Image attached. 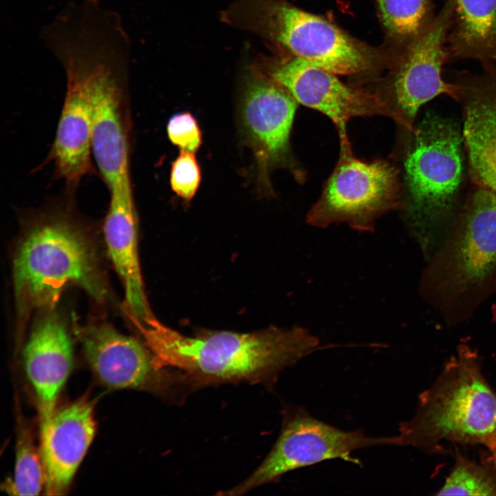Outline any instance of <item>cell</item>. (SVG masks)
<instances>
[{
	"mask_svg": "<svg viewBox=\"0 0 496 496\" xmlns=\"http://www.w3.org/2000/svg\"><path fill=\"white\" fill-rule=\"evenodd\" d=\"M74 193L65 190L24 220L12 262L19 332L34 312L56 307L70 285L98 303L110 298L97 249L74 209Z\"/></svg>",
	"mask_w": 496,
	"mask_h": 496,
	"instance_id": "obj_1",
	"label": "cell"
},
{
	"mask_svg": "<svg viewBox=\"0 0 496 496\" xmlns=\"http://www.w3.org/2000/svg\"><path fill=\"white\" fill-rule=\"evenodd\" d=\"M96 431L93 404L81 399L56 411L41 425V457L46 495L68 488Z\"/></svg>",
	"mask_w": 496,
	"mask_h": 496,
	"instance_id": "obj_18",
	"label": "cell"
},
{
	"mask_svg": "<svg viewBox=\"0 0 496 496\" xmlns=\"http://www.w3.org/2000/svg\"><path fill=\"white\" fill-rule=\"evenodd\" d=\"M427 262L420 293L448 324L466 322L496 293V194L475 185Z\"/></svg>",
	"mask_w": 496,
	"mask_h": 496,
	"instance_id": "obj_3",
	"label": "cell"
},
{
	"mask_svg": "<svg viewBox=\"0 0 496 496\" xmlns=\"http://www.w3.org/2000/svg\"><path fill=\"white\" fill-rule=\"evenodd\" d=\"M87 362L98 379L112 389H132L174 399L189 390L181 373L163 367L145 342L105 322L76 329Z\"/></svg>",
	"mask_w": 496,
	"mask_h": 496,
	"instance_id": "obj_12",
	"label": "cell"
},
{
	"mask_svg": "<svg viewBox=\"0 0 496 496\" xmlns=\"http://www.w3.org/2000/svg\"><path fill=\"white\" fill-rule=\"evenodd\" d=\"M378 446H396L395 436L372 437L363 431H345L327 424L300 406L284 412L280 433L260 466L244 481L223 495H241L257 487L276 482L285 474L325 460L341 459L354 464L356 450Z\"/></svg>",
	"mask_w": 496,
	"mask_h": 496,
	"instance_id": "obj_9",
	"label": "cell"
},
{
	"mask_svg": "<svg viewBox=\"0 0 496 496\" xmlns=\"http://www.w3.org/2000/svg\"><path fill=\"white\" fill-rule=\"evenodd\" d=\"M23 358L43 424L55 411L58 396L73 364L72 338L56 307L39 312L24 347Z\"/></svg>",
	"mask_w": 496,
	"mask_h": 496,
	"instance_id": "obj_17",
	"label": "cell"
},
{
	"mask_svg": "<svg viewBox=\"0 0 496 496\" xmlns=\"http://www.w3.org/2000/svg\"><path fill=\"white\" fill-rule=\"evenodd\" d=\"M453 8L454 0H446L429 28L404 49L388 94L383 96L406 134L414 130L424 104L442 94L455 100V83L442 76L443 65L449 60L447 37Z\"/></svg>",
	"mask_w": 496,
	"mask_h": 496,
	"instance_id": "obj_13",
	"label": "cell"
},
{
	"mask_svg": "<svg viewBox=\"0 0 496 496\" xmlns=\"http://www.w3.org/2000/svg\"><path fill=\"white\" fill-rule=\"evenodd\" d=\"M80 44L90 78L92 158L109 192L132 188L128 34L120 21L99 20L81 32Z\"/></svg>",
	"mask_w": 496,
	"mask_h": 496,
	"instance_id": "obj_5",
	"label": "cell"
},
{
	"mask_svg": "<svg viewBox=\"0 0 496 496\" xmlns=\"http://www.w3.org/2000/svg\"><path fill=\"white\" fill-rule=\"evenodd\" d=\"M281 51V50H280ZM258 55L251 63L285 87L300 104L321 112L335 124L340 138H348L347 125L355 116H397L381 94L349 87L335 74L281 51Z\"/></svg>",
	"mask_w": 496,
	"mask_h": 496,
	"instance_id": "obj_11",
	"label": "cell"
},
{
	"mask_svg": "<svg viewBox=\"0 0 496 496\" xmlns=\"http://www.w3.org/2000/svg\"><path fill=\"white\" fill-rule=\"evenodd\" d=\"M397 446L428 454L444 442L480 444L496 462V394L482 369L477 352L460 344L433 384L422 392L415 415L401 423Z\"/></svg>",
	"mask_w": 496,
	"mask_h": 496,
	"instance_id": "obj_4",
	"label": "cell"
},
{
	"mask_svg": "<svg viewBox=\"0 0 496 496\" xmlns=\"http://www.w3.org/2000/svg\"><path fill=\"white\" fill-rule=\"evenodd\" d=\"M220 20L335 74H362L377 63L373 50L285 0H236L221 12Z\"/></svg>",
	"mask_w": 496,
	"mask_h": 496,
	"instance_id": "obj_7",
	"label": "cell"
},
{
	"mask_svg": "<svg viewBox=\"0 0 496 496\" xmlns=\"http://www.w3.org/2000/svg\"><path fill=\"white\" fill-rule=\"evenodd\" d=\"M167 133L170 142L181 150L196 152L202 144V132L197 120L189 112L173 115L168 121Z\"/></svg>",
	"mask_w": 496,
	"mask_h": 496,
	"instance_id": "obj_24",
	"label": "cell"
},
{
	"mask_svg": "<svg viewBox=\"0 0 496 496\" xmlns=\"http://www.w3.org/2000/svg\"><path fill=\"white\" fill-rule=\"evenodd\" d=\"M447 50L449 60L472 59L496 74V0H454Z\"/></svg>",
	"mask_w": 496,
	"mask_h": 496,
	"instance_id": "obj_19",
	"label": "cell"
},
{
	"mask_svg": "<svg viewBox=\"0 0 496 496\" xmlns=\"http://www.w3.org/2000/svg\"><path fill=\"white\" fill-rule=\"evenodd\" d=\"M50 51L65 74L66 87L56 134L48 161L55 178L66 190L76 192L83 178L95 172L92 162V104L90 78L84 54L73 40L54 41Z\"/></svg>",
	"mask_w": 496,
	"mask_h": 496,
	"instance_id": "obj_10",
	"label": "cell"
},
{
	"mask_svg": "<svg viewBox=\"0 0 496 496\" xmlns=\"http://www.w3.org/2000/svg\"><path fill=\"white\" fill-rule=\"evenodd\" d=\"M464 114V140L474 185L496 194V74L455 72Z\"/></svg>",
	"mask_w": 496,
	"mask_h": 496,
	"instance_id": "obj_15",
	"label": "cell"
},
{
	"mask_svg": "<svg viewBox=\"0 0 496 496\" xmlns=\"http://www.w3.org/2000/svg\"><path fill=\"white\" fill-rule=\"evenodd\" d=\"M200 180V168L194 152L180 150L171 166L172 191L180 198L191 200L198 191Z\"/></svg>",
	"mask_w": 496,
	"mask_h": 496,
	"instance_id": "obj_23",
	"label": "cell"
},
{
	"mask_svg": "<svg viewBox=\"0 0 496 496\" xmlns=\"http://www.w3.org/2000/svg\"><path fill=\"white\" fill-rule=\"evenodd\" d=\"M138 331L158 364L180 371L189 389L240 382L271 385L283 369L320 343L302 327L205 331L190 336L156 320Z\"/></svg>",
	"mask_w": 496,
	"mask_h": 496,
	"instance_id": "obj_2",
	"label": "cell"
},
{
	"mask_svg": "<svg viewBox=\"0 0 496 496\" xmlns=\"http://www.w3.org/2000/svg\"><path fill=\"white\" fill-rule=\"evenodd\" d=\"M406 136L402 210L427 261L456 218L454 205L463 174L462 138L451 121L431 114Z\"/></svg>",
	"mask_w": 496,
	"mask_h": 496,
	"instance_id": "obj_6",
	"label": "cell"
},
{
	"mask_svg": "<svg viewBox=\"0 0 496 496\" xmlns=\"http://www.w3.org/2000/svg\"><path fill=\"white\" fill-rule=\"evenodd\" d=\"M282 85L251 63L242 92V121L265 163H278L289 156V136L298 105Z\"/></svg>",
	"mask_w": 496,
	"mask_h": 496,
	"instance_id": "obj_14",
	"label": "cell"
},
{
	"mask_svg": "<svg viewBox=\"0 0 496 496\" xmlns=\"http://www.w3.org/2000/svg\"><path fill=\"white\" fill-rule=\"evenodd\" d=\"M110 203L103 225L109 257L122 282L124 309L137 328L151 324L156 318L145 291L138 247V218L132 188L109 192Z\"/></svg>",
	"mask_w": 496,
	"mask_h": 496,
	"instance_id": "obj_16",
	"label": "cell"
},
{
	"mask_svg": "<svg viewBox=\"0 0 496 496\" xmlns=\"http://www.w3.org/2000/svg\"><path fill=\"white\" fill-rule=\"evenodd\" d=\"M381 21L391 37L406 48L431 25L436 15L432 0H377Z\"/></svg>",
	"mask_w": 496,
	"mask_h": 496,
	"instance_id": "obj_20",
	"label": "cell"
},
{
	"mask_svg": "<svg viewBox=\"0 0 496 496\" xmlns=\"http://www.w3.org/2000/svg\"><path fill=\"white\" fill-rule=\"evenodd\" d=\"M340 140L338 161L307 221L320 228L345 223L360 231H373L380 217L403 209L400 171L385 160L357 158L349 138Z\"/></svg>",
	"mask_w": 496,
	"mask_h": 496,
	"instance_id": "obj_8",
	"label": "cell"
},
{
	"mask_svg": "<svg viewBox=\"0 0 496 496\" xmlns=\"http://www.w3.org/2000/svg\"><path fill=\"white\" fill-rule=\"evenodd\" d=\"M45 485L44 469L39 453L27 428L21 429L17 444L13 479L6 484L12 495H37Z\"/></svg>",
	"mask_w": 496,
	"mask_h": 496,
	"instance_id": "obj_22",
	"label": "cell"
},
{
	"mask_svg": "<svg viewBox=\"0 0 496 496\" xmlns=\"http://www.w3.org/2000/svg\"><path fill=\"white\" fill-rule=\"evenodd\" d=\"M436 495L496 496V462L489 454L478 462L456 449L453 469Z\"/></svg>",
	"mask_w": 496,
	"mask_h": 496,
	"instance_id": "obj_21",
	"label": "cell"
}]
</instances>
